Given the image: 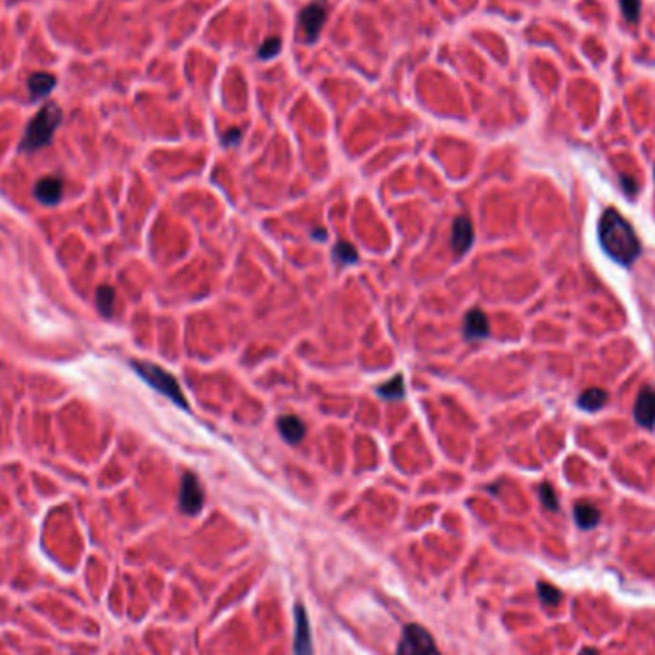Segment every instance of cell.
I'll return each instance as SVG.
<instances>
[{"label": "cell", "mask_w": 655, "mask_h": 655, "mask_svg": "<svg viewBox=\"0 0 655 655\" xmlns=\"http://www.w3.org/2000/svg\"><path fill=\"white\" fill-rule=\"evenodd\" d=\"M240 136H241L240 129H232L222 136V142H224V146H232V144H238V142H240Z\"/></svg>", "instance_id": "23"}, {"label": "cell", "mask_w": 655, "mask_h": 655, "mask_svg": "<svg viewBox=\"0 0 655 655\" xmlns=\"http://www.w3.org/2000/svg\"><path fill=\"white\" fill-rule=\"evenodd\" d=\"M538 495H540V500H543L545 508H548L550 512H558V510H560V502H558V497H556V490L552 485L543 483V485L538 487Z\"/></svg>", "instance_id": "20"}, {"label": "cell", "mask_w": 655, "mask_h": 655, "mask_svg": "<svg viewBox=\"0 0 655 655\" xmlns=\"http://www.w3.org/2000/svg\"><path fill=\"white\" fill-rule=\"evenodd\" d=\"M621 10H623V16L627 18V21L634 23L640 14V0H619Z\"/></svg>", "instance_id": "21"}, {"label": "cell", "mask_w": 655, "mask_h": 655, "mask_svg": "<svg viewBox=\"0 0 655 655\" xmlns=\"http://www.w3.org/2000/svg\"><path fill=\"white\" fill-rule=\"evenodd\" d=\"M294 619H296L294 652H296V655H314L311 625H309V617H307V609L301 602H297L296 608H294Z\"/></svg>", "instance_id": "7"}, {"label": "cell", "mask_w": 655, "mask_h": 655, "mask_svg": "<svg viewBox=\"0 0 655 655\" xmlns=\"http://www.w3.org/2000/svg\"><path fill=\"white\" fill-rule=\"evenodd\" d=\"M64 194V182L58 176H45L35 186V198L43 205H56Z\"/></svg>", "instance_id": "11"}, {"label": "cell", "mask_w": 655, "mask_h": 655, "mask_svg": "<svg viewBox=\"0 0 655 655\" xmlns=\"http://www.w3.org/2000/svg\"><path fill=\"white\" fill-rule=\"evenodd\" d=\"M326 2L318 0L309 4L303 12L299 14V31H301V37L305 43H314L320 31H322L324 23H326Z\"/></svg>", "instance_id": "5"}, {"label": "cell", "mask_w": 655, "mask_h": 655, "mask_svg": "<svg viewBox=\"0 0 655 655\" xmlns=\"http://www.w3.org/2000/svg\"><path fill=\"white\" fill-rule=\"evenodd\" d=\"M397 655H443L435 644L433 636L422 625L410 623L403 628L398 640Z\"/></svg>", "instance_id": "4"}, {"label": "cell", "mask_w": 655, "mask_h": 655, "mask_svg": "<svg viewBox=\"0 0 655 655\" xmlns=\"http://www.w3.org/2000/svg\"><path fill=\"white\" fill-rule=\"evenodd\" d=\"M278 431L284 437V441L297 444L303 441L305 433H307V427H305V424L297 416L286 414L278 418Z\"/></svg>", "instance_id": "12"}, {"label": "cell", "mask_w": 655, "mask_h": 655, "mask_svg": "<svg viewBox=\"0 0 655 655\" xmlns=\"http://www.w3.org/2000/svg\"><path fill=\"white\" fill-rule=\"evenodd\" d=\"M60 123H62V110L56 104L50 102L45 108H40L37 115L29 121L21 146H19L21 152H37L48 146Z\"/></svg>", "instance_id": "2"}, {"label": "cell", "mask_w": 655, "mask_h": 655, "mask_svg": "<svg viewBox=\"0 0 655 655\" xmlns=\"http://www.w3.org/2000/svg\"><path fill=\"white\" fill-rule=\"evenodd\" d=\"M180 510L188 516H198L203 508V489L192 471H186L180 483Z\"/></svg>", "instance_id": "6"}, {"label": "cell", "mask_w": 655, "mask_h": 655, "mask_svg": "<svg viewBox=\"0 0 655 655\" xmlns=\"http://www.w3.org/2000/svg\"><path fill=\"white\" fill-rule=\"evenodd\" d=\"M473 238H475V232H473V224H471L470 219L466 215L456 217V221L453 224V241H451L454 253L464 255L466 251H470Z\"/></svg>", "instance_id": "10"}, {"label": "cell", "mask_w": 655, "mask_h": 655, "mask_svg": "<svg viewBox=\"0 0 655 655\" xmlns=\"http://www.w3.org/2000/svg\"><path fill=\"white\" fill-rule=\"evenodd\" d=\"M489 318L481 309H471L464 318V337L468 342H479L489 335Z\"/></svg>", "instance_id": "9"}, {"label": "cell", "mask_w": 655, "mask_h": 655, "mask_svg": "<svg viewBox=\"0 0 655 655\" xmlns=\"http://www.w3.org/2000/svg\"><path fill=\"white\" fill-rule=\"evenodd\" d=\"M575 521L581 529H592L600 523V512L588 502H579L575 504Z\"/></svg>", "instance_id": "14"}, {"label": "cell", "mask_w": 655, "mask_h": 655, "mask_svg": "<svg viewBox=\"0 0 655 655\" xmlns=\"http://www.w3.org/2000/svg\"><path fill=\"white\" fill-rule=\"evenodd\" d=\"M634 418L642 427L652 429L655 425V388H646L638 393L634 405Z\"/></svg>", "instance_id": "8"}, {"label": "cell", "mask_w": 655, "mask_h": 655, "mask_svg": "<svg viewBox=\"0 0 655 655\" xmlns=\"http://www.w3.org/2000/svg\"><path fill=\"white\" fill-rule=\"evenodd\" d=\"M581 655H598V654H596V650H582Z\"/></svg>", "instance_id": "25"}, {"label": "cell", "mask_w": 655, "mask_h": 655, "mask_svg": "<svg viewBox=\"0 0 655 655\" xmlns=\"http://www.w3.org/2000/svg\"><path fill=\"white\" fill-rule=\"evenodd\" d=\"M333 259H335L342 267H347V265H353V263L359 261V253H357V250L353 248L349 241H337L335 248H333Z\"/></svg>", "instance_id": "17"}, {"label": "cell", "mask_w": 655, "mask_h": 655, "mask_svg": "<svg viewBox=\"0 0 655 655\" xmlns=\"http://www.w3.org/2000/svg\"><path fill=\"white\" fill-rule=\"evenodd\" d=\"M280 48H282V40L278 37H270L263 43V47L259 50V56H261L263 60H268V58L276 56L278 52H280Z\"/></svg>", "instance_id": "22"}, {"label": "cell", "mask_w": 655, "mask_h": 655, "mask_svg": "<svg viewBox=\"0 0 655 655\" xmlns=\"http://www.w3.org/2000/svg\"><path fill=\"white\" fill-rule=\"evenodd\" d=\"M96 305L100 309L104 316L113 314V305H115V289L110 286H100L96 291Z\"/></svg>", "instance_id": "18"}, {"label": "cell", "mask_w": 655, "mask_h": 655, "mask_svg": "<svg viewBox=\"0 0 655 655\" xmlns=\"http://www.w3.org/2000/svg\"><path fill=\"white\" fill-rule=\"evenodd\" d=\"M27 86L29 93H31V98H33V100H40V98L48 96L50 91L56 86L54 75L45 73V71H37V73H33L29 77Z\"/></svg>", "instance_id": "13"}, {"label": "cell", "mask_w": 655, "mask_h": 655, "mask_svg": "<svg viewBox=\"0 0 655 655\" xmlns=\"http://www.w3.org/2000/svg\"><path fill=\"white\" fill-rule=\"evenodd\" d=\"M623 188H625V194L634 195L638 190V184L632 178H623Z\"/></svg>", "instance_id": "24"}, {"label": "cell", "mask_w": 655, "mask_h": 655, "mask_svg": "<svg viewBox=\"0 0 655 655\" xmlns=\"http://www.w3.org/2000/svg\"><path fill=\"white\" fill-rule=\"evenodd\" d=\"M130 366L134 368V372L139 374L140 378L144 379L148 385H152L156 391H159L161 395H165V397L169 398V401H173L176 406H180V408H184V410H190L188 401H186L184 393H182V389H180V383L176 381L173 374H169L165 368H161V366H157V364L142 362V360H132Z\"/></svg>", "instance_id": "3"}, {"label": "cell", "mask_w": 655, "mask_h": 655, "mask_svg": "<svg viewBox=\"0 0 655 655\" xmlns=\"http://www.w3.org/2000/svg\"><path fill=\"white\" fill-rule=\"evenodd\" d=\"M606 403H608V393L600 388L586 389L581 397H579V401H577L579 408L586 410V412H596V410H600Z\"/></svg>", "instance_id": "15"}, {"label": "cell", "mask_w": 655, "mask_h": 655, "mask_svg": "<svg viewBox=\"0 0 655 655\" xmlns=\"http://www.w3.org/2000/svg\"><path fill=\"white\" fill-rule=\"evenodd\" d=\"M378 395L383 398H389V401H398V398L405 397V381H403V376L397 374L393 379L381 383L378 388Z\"/></svg>", "instance_id": "16"}, {"label": "cell", "mask_w": 655, "mask_h": 655, "mask_svg": "<svg viewBox=\"0 0 655 655\" xmlns=\"http://www.w3.org/2000/svg\"><path fill=\"white\" fill-rule=\"evenodd\" d=\"M598 240L609 257L623 267L632 265L642 251V243L638 240L634 226L613 207L606 209L600 217Z\"/></svg>", "instance_id": "1"}, {"label": "cell", "mask_w": 655, "mask_h": 655, "mask_svg": "<svg viewBox=\"0 0 655 655\" xmlns=\"http://www.w3.org/2000/svg\"><path fill=\"white\" fill-rule=\"evenodd\" d=\"M536 591H538L540 602H543L545 606H550V608H554V606H558V604L562 602V592L558 591L554 584H548V582H538V584H536Z\"/></svg>", "instance_id": "19"}]
</instances>
